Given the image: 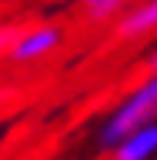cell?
<instances>
[{
	"instance_id": "obj_1",
	"label": "cell",
	"mask_w": 157,
	"mask_h": 160,
	"mask_svg": "<svg viewBox=\"0 0 157 160\" xmlns=\"http://www.w3.org/2000/svg\"><path fill=\"white\" fill-rule=\"evenodd\" d=\"M150 120H157V70H150L137 87L127 90V93L107 110V117L100 120L94 140H97V147L104 150V153H110L130 130L144 127Z\"/></svg>"
},
{
	"instance_id": "obj_2",
	"label": "cell",
	"mask_w": 157,
	"mask_h": 160,
	"mask_svg": "<svg viewBox=\"0 0 157 160\" xmlns=\"http://www.w3.org/2000/svg\"><path fill=\"white\" fill-rule=\"evenodd\" d=\"M64 43V27L60 23H34V27H20L13 43L7 50L10 63H37V60L50 57L54 50Z\"/></svg>"
},
{
	"instance_id": "obj_3",
	"label": "cell",
	"mask_w": 157,
	"mask_h": 160,
	"mask_svg": "<svg viewBox=\"0 0 157 160\" xmlns=\"http://www.w3.org/2000/svg\"><path fill=\"white\" fill-rule=\"evenodd\" d=\"M157 33V0H137L130 3L124 13L114 23V37L120 43H134V40H144Z\"/></svg>"
},
{
	"instance_id": "obj_4",
	"label": "cell",
	"mask_w": 157,
	"mask_h": 160,
	"mask_svg": "<svg viewBox=\"0 0 157 160\" xmlns=\"http://www.w3.org/2000/svg\"><path fill=\"white\" fill-rule=\"evenodd\" d=\"M157 157V120L130 130L117 147L110 150V160H154Z\"/></svg>"
},
{
	"instance_id": "obj_5",
	"label": "cell",
	"mask_w": 157,
	"mask_h": 160,
	"mask_svg": "<svg viewBox=\"0 0 157 160\" xmlns=\"http://www.w3.org/2000/svg\"><path fill=\"white\" fill-rule=\"evenodd\" d=\"M130 3L137 0H80V10L90 23H107V20H117Z\"/></svg>"
},
{
	"instance_id": "obj_6",
	"label": "cell",
	"mask_w": 157,
	"mask_h": 160,
	"mask_svg": "<svg viewBox=\"0 0 157 160\" xmlns=\"http://www.w3.org/2000/svg\"><path fill=\"white\" fill-rule=\"evenodd\" d=\"M17 23H0V60H7V50L10 43H13V37H17Z\"/></svg>"
},
{
	"instance_id": "obj_7",
	"label": "cell",
	"mask_w": 157,
	"mask_h": 160,
	"mask_svg": "<svg viewBox=\"0 0 157 160\" xmlns=\"http://www.w3.org/2000/svg\"><path fill=\"white\" fill-rule=\"evenodd\" d=\"M13 97H17V87H10V83H0V110L7 107Z\"/></svg>"
},
{
	"instance_id": "obj_8",
	"label": "cell",
	"mask_w": 157,
	"mask_h": 160,
	"mask_svg": "<svg viewBox=\"0 0 157 160\" xmlns=\"http://www.w3.org/2000/svg\"><path fill=\"white\" fill-rule=\"evenodd\" d=\"M144 70H147V73H150V70H157V43L150 47L147 57H144Z\"/></svg>"
}]
</instances>
